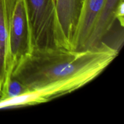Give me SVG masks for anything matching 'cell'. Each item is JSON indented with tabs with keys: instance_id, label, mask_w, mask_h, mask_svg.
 I'll list each match as a JSON object with an SVG mask.
<instances>
[{
	"instance_id": "6da1fadb",
	"label": "cell",
	"mask_w": 124,
	"mask_h": 124,
	"mask_svg": "<svg viewBox=\"0 0 124 124\" xmlns=\"http://www.w3.org/2000/svg\"><path fill=\"white\" fill-rule=\"evenodd\" d=\"M118 54L117 48L104 41L97 47L82 50L62 47L33 50L16 67L12 77L29 91L78 76L97 77Z\"/></svg>"
},
{
	"instance_id": "7a4b0ae2",
	"label": "cell",
	"mask_w": 124,
	"mask_h": 124,
	"mask_svg": "<svg viewBox=\"0 0 124 124\" xmlns=\"http://www.w3.org/2000/svg\"><path fill=\"white\" fill-rule=\"evenodd\" d=\"M24 2L32 50L57 47L54 0H24Z\"/></svg>"
},
{
	"instance_id": "3957f363",
	"label": "cell",
	"mask_w": 124,
	"mask_h": 124,
	"mask_svg": "<svg viewBox=\"0 0 124 124\" xmlns=\"http://www.w3.org/2000/svg\"><path fill=\"white\" fill-rule=\"evenodd\" d=\"M96 78L93 75H84L50 84L16 98L0 101V109L24 107L47 102L83 87Z\"/></svg>"
},
{
	"instance_id": "277c9868",
	"label": "cell",
	"mask_w": 124,
	"mask_h": 124,
	"mask_svg": "<svg viewBox=\"0 0 124 124\" xmlns=\"http://www.w3.org/2000/svg\"><path fill=\"white\" fill-rule=\"evenodd\" d=\"M10 51L13 71L32 50L24 0H9Z\"/></svg>"
},
{
	"instance_id": "5b68a950",
	"label": "cell",
	"mask_w": 124,
	"mask_h": 124,
	"mask_svg": "<svg viewBox=\"0 0 124 124\" xmlns=\"http://www.w3.org/2000/svg\"><path fill=\"white\" fill-rule=\"evenodd\" d=\"M82 0H54L56 41L58 47L73 49Z\"/></svg>"
},
{
	"instance_id": "8992f818",
	"label": "cell",
	"mask_w": 124,
	"mask_h": 124,
	"mask_svg": "<svg viewBox=\"0 0 124 124\" xmlns=\"http://www.w3.org/2000/svg\"><path fill=\"white\" fill-rule=\"evenodd\" d=\"M13 73L9 35V0H0V99Z\"/></svg>"
},
{
	"instance_id": "52a82bcc",
	"label": "cell",
	"mask_w": 124,
	"mask_h": 124,
	"mask_svg": "<svg viewBox=\"0 0 124 124\" xmlns=\"http://www.w3.org/2000/svg\"><path fill=\"white\" fill-rule=\"evenodd\" d=\"M105 0H82L73 42L74 50L86 49L94 23Z\"/></svg>"
},
{
	"instance_id": "ba28073f",
	"label": "cell",
	"mask_w": 124,
	"mask_h": 124,
	"mask_svg": "<svg viewBox=\"0 0 124 124\" xmlns=\"http://www.w3.org/2000/svg\"><path fill=\"white\" fill-rule=\"evenodd\" d=\"M122 4H124V0H105L94 23L86 48L96 47L103 42L117 21V10Z\"/></svg>"
},
{
	"instance_id": "9c48e42d",
	"label": "cell",
	"mask_w": 124,
	"mask_h": 124,
	"mask_svg": "<svg viewBox=\"0 0 124 124\" xmlns=\"http://www.w3.org/2000/svg\"><path fill=\"white\" fill-rule=\"evenodd\" d=\"M29 91L27 87L21 81L15 78L11 77L0 101L16 98L27 93Z\"/></svg>"
}]
</instances>
